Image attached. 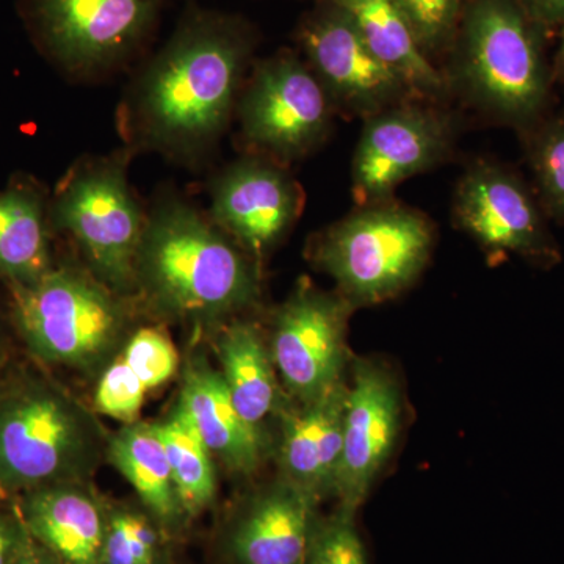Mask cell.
<instances>
[{"instance_id":"32","label":"cell","mask_w":564,"mask_h":564,"mask_svg":"<svg viewBox=\"0 0 564 564\" xmlns=\"http://www.w3.org/2000/svg\"><path fill=\"white\" fill-rule=\"evenodd\" d=\"M518 3L541 29L564 24V0H518Z\"/></svg>"},{"instance_id":"31","label":"cell","mask_w":564,"mask_h":564,"mask_svg":"<svg viewBox=\"0 0 564 564\" xmlns=\"http://www.w3.org/2000/svg\"><path fill=\"white\" fill-rule=\"evenodd\" d=\"M29 536L14 503L9 510L0 507V564L13 563Z\"/></svg>"},{"instance_id":"14","label":"cell","mask_w":564,"mask_h":564,"mask_svg":"<svg viewBox=\"0 0 564 564\" xmlns=\"http://www.w3.org/2000/svg\"><path fill=\"white\" fill-rule=\"evenodd\" d=\"M404 402L399 378L373 358L350 362L343 458L334 499L358 511L395 451Z\"/></svg>"},{"instance_id":"24","label":"cell","mask_w":564,"mask_h":564,"mask_svg":"<svg viewBox=\"0 0 564 564\" xmlns=\"http://www.w3.org/2000/svg\"><path fill=\"white\" fill-rule=\"evenodd\" d=\"M165 445L174 486L185 514L202 513L217 492V475L210 452L180 402L161 422H155Z\"/></svg>"},{"instance_id":"22","label":"cell","mask_w":564,"mask_h":564,"mask_svg":"<svg viewBox=\"0 0 564 564\" xmlns=\"http://www.w3.org/2000/svg\"><path fill=\"white\" fill-rule=\"evenodd\" d=\"M217 352L223 380L245 421L261 429L269 415L280 414L284 402L276 367L269 340L256 323L236 317L221 325Z\"/></svg>"},{"instance_id":"23","label":"cell","mask_w":564,"mask_h":564,"mask_svg":"<svg viewBox=\"0 0 564 564\" xmlns=\"http://www.w3.org/2000/svg\"><path fill=\"white\" fill-rule=\"evenodd\" d=\"M106 456L159 522L173 525L185 514L155 422L124 423L107 440Z\"/></svg>"},{"instance_id":"20","label":"cell","mask_w":564,"mask_h":564,"mask_svg":"<svg viewBox=\"0 0 564 564\" xmlns=\"http://www.w3.org/2000/svg\"><path fill=\"white\" fill-rule=\"evenodd\" d=\"M51 191L18 173L0 188V282L7 289L33 284L55 265L50 220Z\"/></svg>"},{"instance_id":"8","label":"cell","mask_w":564,"mask_h":564,"mask_svg":"<svg viewBox=\"0 0 564 564\" xmlns=\"http://www.w3.org/2000/svg\"><path fill=\"white\" fill-rule=\"evenodd\" d=\"M162 0H18L35 50L70 79L99 76L148 39Z\"/></svg>"},{"instance_id":"13","label":"cell","mask_w":564,"mask_h":564,"mask_svg":"<svg viewBox=\"0 0 564 564\" xmlns=\"http://www.w3.org/2000/svg\"><path fill=\"white\" fill-rule=\"evenodd\" d=\"M303 61L310 65L337 111L362 120L395 104L417 99L367 46L350 18L329 0H321L296 31Z\"/></svg>"},{"instance_id":"11","label":"cell","mask_w":564,"mask_h":564,"mask_svg":"<svg viewBox=\"0 0 564 564\" xmlns=\"http://www.w3.org/2000/svg\"><path fill=\"white\" fill-rule=\"evenodd\" d=\"M455 139V118L436 102L411 99L366 118L351 162L356 204L393 198L397 185L447 161Z\"/></svg>"},{"instance_id":"7","label":"cell","mask_w":564,"mask_h":564,"mask_svg":"<svg viewBox=\"0 0 564 564\" xmlns=\"http://www.w3.org/2000/svg\"><path fill=\"white\" fill-rule=\"evenodd\" d=\"M129 155L85 158L51 191L52 232L69 237L87 269L111 291L135 299V261L147 215L128 177Z\"/></svg>"},{"instance_id":"1","label":"cell","mask_w":564,"mask_h":564,"mask_svg":"<svg viewBox=\"0 0 564 564\" xmlns=\"http://www.w3.org/2000/svg\"><path fill=\"white\" fill-rule=\"evenodd\" d=\"M254 46L240 18L188 11L133 82L121 111L124 135L137 150L202 161L236 115Z\"/></svg>"},{"instance_id":"21","label":"cell","mask_w":564,"mask_h":564,"mask_svg":"<svg viewBox=\"0 0 564 564\" xmlns=\"http://www.w3.org/2000/svg\"><path fill=\"white\" fill-rule=\"evenodd\" d=\"M350 18L367 46L406 82L421 101L440 102L452 95L444 70L434 65L393 0H329Z\"/></svg>"},{"instance_id":"29","label":"cell","mask_w":564,"mask_h":564,"mask_svg":"<svg viewBox=\"0 0 564 564\" xmlns=\"http://www.w3.org/2000/svg\"><path fill=\"white\" fill-rule=\"evenodd\" d=\"M121 351L122 359L131 366L148 391L169 383L180 369L176 347L159 328L137 329Z\"/></svg>"},{"instance_id":"19","label":"cell","mask_w":564,"mask_h":564,"mask_svg":"<svg viewBox=\"0 0 564 564\" xmlns=\"http://www.w3.org/2000/svg\"><path fill=\"white\" fill-rule=\"evenodd\" d=\"M317 505L282 478L256 494L231 533L236 563L303 564Z\"/></svg>"},{"instance_id":"15","label":"cell","mask_w":564,"mask_h":564,"mask_svg":"<svg viewBox=\"0 0 564 564\" xmlns=\"http://www.w3.org/2000/svg\"><path fill=\"white\" fill-rule=\"evenodd\" d=\"M303 204L288 165L250 152L212 181L209 218L261 262L292 231Z\"/></svg>"},{"instance_id":"9","label":"cell","mask_w":564,"mask_h":564,"mask_svg":"<svg viewBox=\"0 0 564 564\" xmlns=\"http://www.w3.org/2000/svg\"><path fill=\"white\" fill-rule=\"evenodd\" d=\"M336 111L310 65L295 52L281 51L256 63L236 115L252 154L288 165L325 143Z\"/></svg>"},{"instance_id":"27","label":"cell","mask_w":564,"mask_h":564,"mask_svg":"<svg viewBox=\"0 0 564 564\" xmlns=\"http://www.w3.org/2000/svg\"><path fill=\"white\" fill-rule=\"evenodd\" d=\"M159 534L150 519L128 508L109 511L101 564H158Z\"/></svg>"},{"instance_id":"3","label":"cell","mask_w":564,"mask_h":564,"mask_svg":"<svg viewBox=\"0 0 564 564\" xmlns=\"http://www.w3.org/2000/svg\"><path fill=\"white\" fill-rule=\"evenodd\" d=\"M543 31L518 0H467L444 70L452 93L525 133L547 117L554 73Z\"/></svg>"},{"instance_id":"4","label":"cell","mask_w":564,"mask_h":564,"mask_svg":"<svg viewBox=\"0 0 564 564\" xmlns=\"http://www.w3.org/2000/svg\"><path fill=\"white\" fill-rule=\"evenodd\" d=\"M107 440L62 386L29 370L13 375L0 388V499L87 481L107 455Z\"/></svg>"},{"instance_id":"33","label":"cell","mask_w":564,"mask_h":564,"mask_svg":"<svg viewBox=\"0 0 564 564\" xmlns=\"http://www.w3.org/2000/svg\"><path fill=\"white\" fill-rule=\"evenodd\" d=\"M11 564H65L57 558L51 551H47L39 541L29 536L28 543L21 549L14 562Z\"/></svg>"},{"instance_id":"17","label":"cell","mask_w":564,"mask_h":564,"mask_svg":"<svg viewBox=\"0 0 564 564\" xmlns=\"http://www.w3.org/2000/svg\"><path fill=\"white\" fill-rule=\"evenodd\" d=\"M33 540L65 564H101L109 511L87 481L41 486L14 497Z\"/></svg>"},{"instance_id":"16","label":"cell","mask_w":564,"mask_h":564,"mask_svg":"<svg viewBox=\"0 0 564 564\" xmlns=\"http://www.w3.org/2000/svg\"><path fill=\"white\" fill-rule=\"evenodd\" d=\"M348 383L340 381L311 402L281 408L278 464L281 478L315 503L334 497L343 458Z\"/></svg>"},{"instance_id":"35","label":"cell","mask_w":564,"mask_h":564,"mask_svg":"<svg viewBox=\"0 0 564 564\" xmlns=\"http://www.w3.org/2000/svg\"><path fill=\"white\" fill-rule=\"evenodd\" d=\"M7 325L11 326L9 296H7V302H2V299H0V345H2L3 333H6ZM11 328H13V326H11Z\"/></svg>"},{"instance_id":"5","label":"cell","mask_w":564,"mask_h":564,"mask_svg":"<svg viewBox=\"0 0 564 564\" xmlns=\"http://www.w3.org/2000/svg\"><path fill=\"white\" fill-rule=\"evenodd\" d=\"M7 293L11 326L50 366L104 370L132 334V299L111 291L87 267L55 262L39 281Z\"/></svg>"},{"instance_id":"28","label":"cell","mask_w":564,"mask_h":564,"mask_svg":"<svg viewBox=\"0 0 564 564\" xmlns=\"http://www.w3.org/2000/svg\"><path fill=\"white\" fill-rule=\"evenodd\" d=\"M430 58L448 54L467 0H393Z\"/></svg>"},{"instance_id":"36","label":"cell","mask_w":564,"mask_h":564,"mask_svg":"<svg viewBox=\"0 0 564 564\" xmlns=\"http://www.w3.org/2000/svg\"><path fill=\"white\" fill-rule=\"evenodd\" d=\"M0 388H2V381H0Z\"/></svg>"},{"instance_id":"18","label":"cell","mask_w":564,"mask_h":564,"mask_svg":"<svg viewBox=\"0 0 564 564\" xmlns=\"http://www.w3.org/2000/svg\"><path fill=\"white\" fill-rule=\"evenodd\" d=\"M177 402L210 455L231 473L251 475L261 467L267 454L265 434L239 414L221 372L203 355L193 356L185 367Z\"/></svg>"},{"instance_id":"26","label":"cell","mask_w":564,"mask_h":564,"mask_svg":"<svg viewBox=\"0 0 564 564\" xmlns=\"http://www.w3.org/2000/svg\"><path fill=\"white\" fill-rule=\"evenodd\" d=\"M356 514L337 505L333 513L317 516L303 564H369Z\"/></svg>"},{"instance_id":"2","label":"cell","mask_w":564,"mask_h":564,"mask_svg":"<svg viewBox=\"0 0 564 564\" xmlns=\"http://www.w3.org/2000/svg\"><path fill=\"white\" fill-rule=\"evenodd\" d=\"M137 291L154 313L193 325H225L261 296V269L236 240L182 199L147 215Z\"/></svg>"},{"instance_id":"6","label":"cell","mask_w":564,"mask_h":564,"mask_svg":"<svg viewBox=\"0 0 564 564\" xmlns=\"http://www.w3.org/2000/svg\"><path fill=\"white\" fill-rule=\"evenodd\" d=\"M433 223L393 198L361 204L315 234L311 261L336 282L355 310L395 299L423 272L432 256Z\"/></svg>"},{"instance_id":"12","label":"cell","mask_w":564,"mask_h":564,"mask_svg":"<svg viewBox=\"0 0 564 564\" xmlns=\"http://www.w3.org/2000/svg\"><path fill=\"white\" fill-rule=\"evenodd\" d=\"M452 214L486 251L519 256L541 269L560 262L540 199L508 166L491 161L469 166L456 185Z\"/></svg>"},{"instance_id":"25","label":"cell","mask_w":564,"mask_h":564,"mask_svg":"<svg viewBox=\"0 0 564 564\" xmlns=\"http://www.w3.org/2000/svg\"><path fill=\"white\" fill-rule=\"evenodd\" d=\"M522 137L538 199L549 218L564 225V113L547 115Z\"/></svg>"},{"instance_id":"34","label":"cell","mask_w":564,"mask_h":564,"mask_svg":"<svg viewBox=\"0 0 564 564\" xmlns=\"http://www.w3.org/2000/svg\"><path fill=\"white\" fill-rule=\"evenodd\" d=\"M552 73H554V80L564 84V24L562 25V36H560L558 51L552 63Z\"/></svg>"},{"instance_id":"10","label":"cell","mask_w":564,"mask_h":564,"mask_svg":"<svg viewBox=\"0 0 564 564\" xmlns=\"http://www.w3.org/2000/svg\"><path fill=\"white\" fill-rule=\"evenodd\" d=\"M355 307L339 292L302 280L273 313L269 347L293 402L318 399L345 380L347 328Z\"/></svg>"},{"instance_id":"30","label":"cell","mask_w":564,"mask_h":564,"mask_svg":"<svg viewBox=\"0 0 564 564\" xmlns=\"http://www.w3.org/2000/svg\"><path fill=\"white\" fill-rule=\"evenodd\" d=\"M147 392V386L141 383L131 366L118 355L102 370L95 392V408L98 413L117 421L135 422L139 421Z\"/></svg>"}]
</instances>
